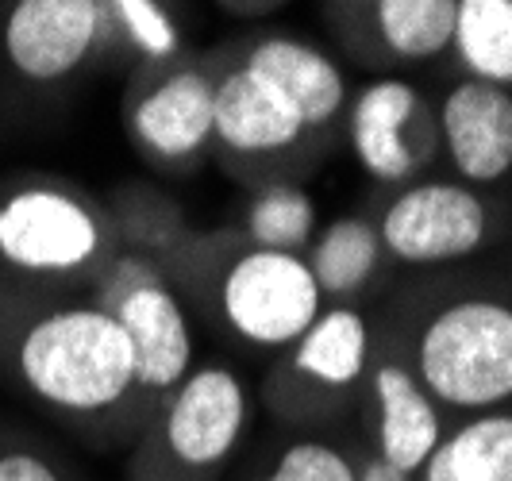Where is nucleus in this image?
Instances as JSON below:
<instances>
[{"label":"nucleus","instance_id":"nucleus-1","mask_svg":"<svg viewBox=\"0 0 512 481\" xmlns=\"http://www.w3.org/2000/svg\"><path fill=\"white\" fill-rule=\"evenodd\" d=\"M16 374L35 401L66 416H104L135 393L128 335L93 304H66L31 320L16 343Z\"/></svg>","mask_w":512,"mask_h":481},{"label":"nucleus","instance_id":"nucleus-2","mask_svg":"<svg viewBox=\"0 0 512 481\" xmlns=\"http://www.w3.org/2000/svg\"><path fill=\"white\" fill-rule=\"evenodd\" d=\"M416 381L443 408L493 412L512 401V304L459 297L424 324Z\"/></svg>","mask_w":512,"mask_h":481},{"label":"nucleus","instance_id":"nucleus-3","mask_svg":"<svg viewBox=\"0 0 512 481\" xmlns=\"http://www.w3.org/2000/svg\"><path fill=\"white\" fill-rule=\"evenodd\" d=\"M108 247L104 212L66 185L24 181L0 201V262L24 278H81L108 262Z\"/></svg>","mask_w":512,"mask_h":481},{"label":"nucleus","instance_id":"nucleus-4","mask_svg":"<svg viewBox=\"0 0 512 481\" xmlns=\"http://www.w3.org/2000/svg\"><path fill=\"white\" fill-rule=\"evenodd\" d=\"M251 401L231 366H197L166 397L151 435L154 470L170 481H208L239 447Z\"/></svg>","mask_w":512,"mask_h":481},{"label":"nucleus","instance_id":"nucleus-5","mask_svg":"<svg viewBox=\"0 0 512 481\" xmlns=\"http://www.w3.org/2000/svg\"><path fill=\"white\" fill-rule=\"evenodd\" d=\"M220 312L251 347H293L324 312V293L301 254L255 251L235 254L220 278Z\"/></svg>","mask_w":512,"mask_h":481},{"label":"nucleus","instance_id":"nucleus-6","mask_svg":"<svg viewBox=\"0 0 512 481\" xmlns=\"http://www.w3.org/2000/svg\"><path fill=\"white\" fill-rule=\"evenodd\" d=\"M489 235L486 201L459 181L409 185L382 212V251L409 266H439L474 254Z\"/></svg>","mask_w":512,"mask_h":481},{"label":"nucleus","instance_id":"nucleus-7","mask_svg":"<svg viewBox=\"0 0 512 481\" xmlns=\"http://www.w3.org/2000/svg\"><path fill=\"white\" fill-rule=\"evenodd\" d=\"M347 139L359 166L382 185L416 178L432 154V124L424 93L401 77L362 85L347 104Z\"/></svg>","mask_w":512,"mask_h":481},{"label":"nucleus","instance_id":"nucleus-8","mask_svg":"<svg viewBox=\"0 0 512 481\" xmlns=\"http://www.w3.org/2000/svg\"><path fill=\"white\" fill-rule=\"evenodd\" d=\"M104 39L97 0H20L4 16V54L27 81L51 85L74 74Z\"/></svg>","mask_w":512,"mask_h":481},{"label":"nucleus","instance_id":"nucleus-9","mask_svg":"<svg viewBox=\"0 0 512 481\" xmlns=\"http://www.w3.org/2000/svg\"><path fill=\"white\" fill-rule=\"evenodd\" d=\"M131 139L151 162L174 170L189 166L212 139V77L197 66H178L151 77L131 101Z\"/></svg>","mask_w":512,"mask_h":481},{"label":"nucleus","instance_id":"nucleus-10","mask_svg":"<svg viewBox=\"0 0 512 481\" xmlns=\"http://www.w3.org/2000/svg\"><path fill=\"white\" fill-rule=\"evenodd\" d=\"M305 120L282 93L235 62L212 77V139L235 158H278L305 139Z\"/></svg>","mask_w":512,"mask_h":481},{"label":"nucleus","instance_id":"nucleus-11","mask_svg":"<svg viewBox=\"0 0 512 481\" xmlns=\"http://www.w3.org/2000/svg\"><path fill=\"white\" fill-rule=\"evenodd\" d=\"M436 131L462 181L493 185L512 174V93L466 77L439 104Z\"/></svg>","mask_w":512,"mask_h":481},{"label":"nucleus","instance_id":"nucleus-12","mask_svg":"<svg viewBox=\"0 0 512 481\" xmlns=\"http://www.w3.org/2000/svg\"><path fill=\"white\" fill-rule=\"evenodd\" d=\"M128 335L139 397H170L193 374V331L181 301L162 285H147L112 308Z\"/></svg>","mask_w":512,"mask_h":481},{"label":"nucleus","instance_id":"nucleus-13","mask_svg":"<svg viewBox=\"0 0 512 481\" xmlns=\"http://www.w3.org/2000/svg\"><path fill=\"white\" fill-rule=\"evenodd\" d=\"M243 66L266 77L297 108L308 131L328 127L347 108V77L320 47L293 35H266L243 54Z\"/></svg>","mask_w":512,"mask_h":481},{"label":"nucleus","instance_id":"nucleus-14","mask_svg":"<svg viewBox=\"0 0 512 481\" xmlns=\"http://www.w3.org/2000/svg\"><path fill=\"white\" fill-rule=\"evenodd\" d=\"M374 405H378V458L401 474H420L443 439L436 401L420 389L416 374L401 362L374 370Z\"/></svg>","mask_w":512,"mask_h":481},{"label":"nucleus","instance_id":"nucleus-15","mask_svg":"<svg viewBox=\"0 0 512 481\" xmlns=\"http://www.w3.org/2000/svg\"><path fill=\"white\" fill-rule=\"evenodd\" d=\"M366 358H370L366 316L355 312V308H347V304H332L293 343L289 374L308 381V385H316V389L339 393V389H351L355 381H362Z\"/></svg>","mask_w":512,"mask_h":481},{"label":"nucleus","instance_id":"nucleus-16","mask_svg":"<svg viewBox=\"0 0 512 481\" xmlns=\"http://www.w3.org/2000/svg\"><path fill=\"white\" fill-rule=\"evenodd\" d=\"M420 481H512V412H482L439 439Z\"/></svg>","mask_w":512,"mask_h":481},{"label":"nucleus","instance_id":"nucleus-17","mask_svg":"<svg viewBox=\"0 0 512 481\" xmlns=\"http://www.w3.org/2000/svg\"><path fill=\"white\" fill-rule=\"evenodd\" d=\"M305 262L324 293V301L355 297L374 281L378 266H382L378 224H370L366 216H339L312 239Z\"/></svg>","mask_w":512,"mask_h":481},{"label":"nucleus","instance_id":"nucleus-18","mask_svg":"<svg viewBox=\"0 0 512 481\" xmlns=\"http://www.w3.org/2000/svg\"><path fill=\"white\" fill-rule=\"evenodd\" d=\"M459 0H382L370 8L378 43L401 62H428L451 51Z\"/></svg>","mask_w":512,"mask_h":481},{"label":"nucleus","instance_id":"nucleus-19","mask_svg":"<svg viewBox=\"0 0 512 481\" xmlns=\"http://www.w3.org/2000/svg\"><path fill=\"white\" fill-rule=\"evenodd\" d=\"M451 47L474 81L512 93V0H459Z\"/></svg>","mask_w":512,"mask_h":481},{"label":"nucleus","instance_id":"nucleus-20","mask_svg":"<svg viewBox=\"0 0 512 481\" xmlns=\"http://www.w3.org/2000/svg\"><path fill=\"white\" fill-rule=\"evenodd\" d=\"M243 224L255 251L301 254L316 239V201L301 185L274 181L251 197Z\"/></svg>","mask_w":512,"mask_h":481},{"label":"nucleus","instance_id":"nucleus-21","mask_svg":"<svg viewBox=\"0 0 512 481\" xmlns=\"http://www.w3.org/2000/svg\"><path fill=\"white\" fill-rule=\"evenodd\" d=\"M104 31H120L124 43H131L154 66H166L181 47L178 24L154 0H116V4H104Z\"/></svg>","mask_w":512,"mask_h":481},{"label":"nucleus","instance_id":"nucleus-22","mask_svg":"<svg viewBox=\"0 0 512 481\" xmlns=\"http://www.w3.org/2000/svg\"><path fill=\"white\" fill-rule=\"evenodd\" d=\"M258 481H355V466L332 443L301 439L289 443L270 466V474H262Z\"/></svg>","mask_w":512,"mask_h":481},{"label":"nucleus","instance_id":"nucleus-23","mask_svg":"<svg viewBox=\"0 0 512 481\" xmlns=\"http://www.w3.org/2000/svg\"><path fill=\"white\" fill-rule=\"evenodd\" d=\"M147 285H162V274H158V266H154L147 254H120V258H108V270H104L93 308L112 312L124 297L147 289Z\"/></svg>","mask_w":512,"mask_h":481},{"label":"nucleus","instance_id":"nucleus-24","mask_svg":"<svg viewBox=\"0 0 512 481\" xmlns=\"http://www.w3.org/2000/svg\"><path fill=\"white\" fill-rule=\"evenodd\" d=\"M0 481H62L51 458L31 447H8L0 451Z\"/></svg>","mask_w":512,"mask_h":481},{"label":"nucleus","instance_id":"nucleus-25","mask_svg":"<svg viewBox=\"0 0 512 481\" xmlns=\"http://www.w3.org/2000/svg\"><path fill=\"white\" fill-rule=\"evenodd\" d=\"M355 481H412V474H401V470H393L389 462L374 455L362 462V470H355Z\"/></svg>","mask_w":512,"mask_h":481}]
</instances>
